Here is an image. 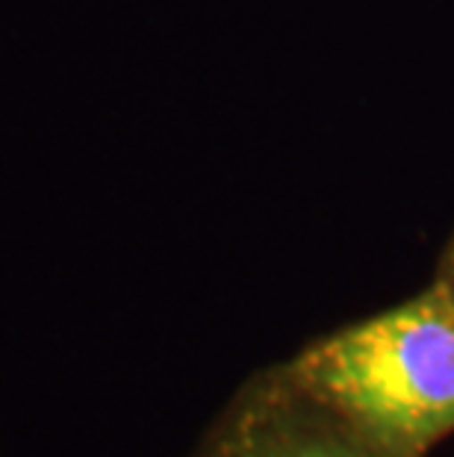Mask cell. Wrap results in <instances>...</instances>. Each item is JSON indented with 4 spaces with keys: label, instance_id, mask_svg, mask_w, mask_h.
Segmentation results:
<instances>
[{
    "label": "cell",
    "instance_id": "1",
    "mask_svg": "<svg viewBox=\"0 0 454 457\" xmlns=\"http://www.w3.org/2000/svg\"><path fill=\"white\" fill-rule=\"evenodd\" d=\"M277 366L375 457H428L454 436V298L437 278Z\"/></svg>",
    "mask_w": 454,
    "mask_h": 457
},
{
    "label": "cell",
    "instance_id": "2",
    "mask_svg": "<svg viewBox=\"0 0 454 457\" xmlns=\"http://www.w3.org/2000/svg\"><path fill=\"white\" fill-rule=\"evenodd\" d=\"M186 457H375L277 363L251 372Z\"/></svg>",
    "mask_w": 454,
    "mask_h": 457
},
{
    "label": "cell",
    "instance_id": "3",
    "mask_svg": "<svg viewBox=\"0 0 454 457\" xmlns=\"http://www.w3.org/2000/svg\"><path fill=\"white\" fill-rule=\"evenodd\" d=\"M431 278H437L440 284L449 289V295L454 298V228L449 230L446 242H442V248H440V254H437V262H433Z\"/></svg>",
    "mask_w": 454,
    "mask_h": 457
}]
</instances>
